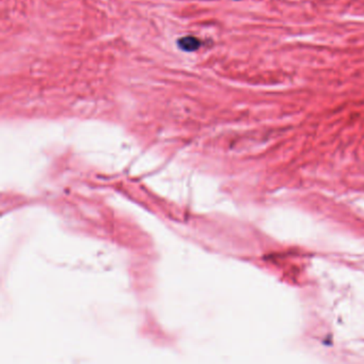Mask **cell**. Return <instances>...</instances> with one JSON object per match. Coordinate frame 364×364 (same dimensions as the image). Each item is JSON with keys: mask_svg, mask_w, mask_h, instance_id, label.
<instances>
[{"mask_svg": "<svg viewBox=\"0 0 364 364\" xmlns=\"http://www.w3.org/2000/svg\"><path fill=\"white\" fill-rule=\"evenodd\" d=\"M200 46H201V43L195 37L182 38L178 41V46H180L181 50H185V52H195L200 48Z\"/></svg>", "mask_w": 364, "mask_h": 364, "instance_id": "cell-1", "label": "cell"}]
</instances>
